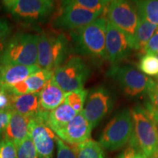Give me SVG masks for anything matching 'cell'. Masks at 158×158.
<instances>
[{"label": "cell", "instance_id": "4dcf8cb0", "mask_svg": "<svg viewBox=\"0 0 158 158\" xmlns=\"http://www.w3.org/2000/svg\"><path fill=\"white\" fill-rule=\"evenodd\" d=\"M147 95L149 98L147 104L154 109L158 110V82L156 80L148 91Z\"/></svg>", "mask_w": 158, "mask_h": 158}, {"label": "cell", "instance_id": "f35d334b", "mask_svg": "<svg viewBox=\"0 0 158 158\" xmlns=\"http://www.w3.org/2000/svg\"><path fill=\"white\" fill-rule=\"evenodd\" d=\"M156 79H157V80H156V81H157L158 82V78H156Z\"/></svg>", "mask_w": 158, "mask_h": 158}, {"label": "cell", "instance_id": "e575fe53", "mask_svg": "<svg viewBox=\"0 0 158 158\" xmlns=\"http://www.w3.org/2000/svg\"><path fill=\"white\" fill-rule=\"evenodd\" d=\"M12 111L8 110H0V135H2L6 127H7L11 117Z\"/></svg>", "mask_w": 158, "mask_h": 158}, {"label": "cell", "instance_id": "8992f818", "mask_svg": "<svg viewBox=\"0 0 158 158\" xmlns=\"http://www.w3.org/2000/svg\"><path fill=\"white\" fill-rule=\"evenodd\" d=\"M133 135V122L130 110L118 112L108 122L100 136L99 143L103 149L116 151L128 143Z\"/></svg>", "mask_w": 158, "mask_h": 158}, {"label": "cell", "instance_id": "83f0119b", "mask_svg": "<svg viewBox=\"0 0 158 158\" xmlns=\"http://www.w3.org/2000/svg\"><path fill=\"white\" fill-rule=\"evenodd\" d=\"M56 144L57 147L56 158H77L75 147H70L57 136H56Z\"/></svg>", "mask_w": 158, "mask_h": 158}, {"label": "cell", "instance_id": "f1b7e54d", "mask_svg": "<svg viewBox=\"0 0 158 158\" xmlns=\"http://www.w3.org/2000/svg\"><path fill=\"white\" fill-rule=\"evenodd\" d=\"M0 158H17L14 142L4 138L0 139Z\"/></svg>", "mask_w": 158, "mask_h": 158}, {"label": "cell", "instance_id": "d590c367", "mask_svg": "<svg viewBox=\"0 0 158 158\" xmlns=\"http://www.w3.org/2000/svg\"><path fill=\"white\" fill-rule=\"evenodd\" d=\"M145 108L147 109L148 113L149 114L150 116L152 118V119L155 122V123L157 124V125L158 126V110L154 109V108H152L151 106H149L147 103H146Z\"/></svg>", "mask_w": 158, "mask_h": 158}, {"label": "cell", "instance_id": "f546056e", "mask_svg": "<svg viewBox=\"0 0 158 158\" xmlns=\"http://www.w3.org/2000/svg\"><path fill=\"white\" fill-rule=\"evenodd\" d=\"M118 158H147L134 142L130 140L129 145L122 152Z\"/></svg>", "mask_w": 158, "mask_h": 158}, {"label": "cell", "instance_id": "836d02e7", "mask_svg": "<svg viewBox=\"0 0 158 158\" xmlns=\"http://www.w3.org/2000/svg\"><path fill=\"white\" fill-rule=\"evenodd\" d=\"M11 94L5 90H0V110H10Z\"/></svg>", "mask_w": 158, "mask_h": 158}, {"label": "cell", "instance_id": "9c48e42d", "mask_svg": "<svg viewBox=\"0 0 158 158\" xmlns=\"http://www.w3.org/2000/svg\"><path fill=\"white\" fill-rule=\"evenodd\" d=\"M104 13H106V19L109 22L127 35L133 48V38L139 20V15L134 2L123 0L108 1Z\"/></svg>", "mask_w": 158, "mask_h": 158}, {"label": "cell", "instance_id": "e0dca14e", "mask_svg": "<svg viewBox=\"0 0 158 158\" xmlns=\"http://www.w3.org/2000/svg\"><path fill=\"white\" fill-rule=\"evenodd\" d=\"M53 76V72L40 70L31 75L25 80L14 85L7 90L12 95H21L26 94H38L43 89L46 82Z\"/></svg>", "mask_w": 158, "mask_h": 158}, {"label": "cell", "instance_id": "52a82bcc", "mask_svg": "<svg viewBox=\"0 0 158 158\" xmlns=\"http://www.w3.org/2000/svg\"><path fill=\"white\" fill-rule=\"evenodd\" d=\"M89 74L87 64L80 56H70L53 72V79L67 93L83 89Z\"/></svg>", "mask_w": 158, "mask_h": 158}, {"label": "cell", "instance_id": "5bb4252c", "mask_svg": "<svg viewBox=\"0 0 158 158\" xmlns=\"http://www.w3.org/2000/svg\"><path fill=\"white\" fill-rule=\"evenodd\" d=\"M92 129L93 128L84 116L82 110L55 133L64 143L72 146H78L91 139Z\"/></svg>", "mask_w": 158, "mask_h": 158}, {"label": "cell", "instance_id": "7402d4cb", "mask_svg": "<svg viewBox=\"0 0 158 158\" xmlns=\"http://www.w3.org/2000/svg\"><path fill=\"white\" fill-rule=\"evenodd\" d=\"M138 15L149 23L158 26V0L134 2Z\"/></svg>", "mask_w": 158, "mask_h": 158}, {"label": "cell", "instance_id": "44dd1931", "mask_svg": "<svg viewBox=\"0 0 158 158\" xmlns=\"http://www.w3.org/2000/svg\"><path fill=\"white\" fill-rule=\"evenodd\" d=\"M158 30V26L149 23L143 18L139 16L137 30L133 38V51L141 54L149 40Z\"/></svg>", "mask_w": 158, "mask_h": 158}, {"label": "cell", "instance_id": "cb8c5ba5", "mask_svg": "<svg viewBox=\"0 0 158 158\" xmlns=\"http://www.w3.org/2000/svg\"><path fill=\"white\" fill-rule=\"evenodd\" d=\"M138 70L147 76L158 77V57L157 55H142L138 63Z\"/></svg>", "mask_w": 158, "mask_h": 158}, {"label": "cell", "instance_id": "ab89813d", "mask_svg": "<svg viewBox=\"0 0 158 158\" xmlns=\"http://www.w3.org/2000/svg\"><path fill=\"white\" fill-rule=\"evenodd\" d=\"M157 57H158V55H157ZM157 78H158V77H157Z\"/></svg>", "mask_w": 158, "mask_h": 158}, {"label": "cell", "instance_id": "7c38bea8", "mask_svg": "<svg viewBox=\"0 0 158 158\" xmlns=\"http://www.w3.org/2000/svg\"><path fill=\"white\" fill-rule=\"evenodd\" d=\"M133 51L131 40L124 31L107 20L106 35V59L113 65L124 60Z\"/></svg>", "mask_w": 158, "mask_h": 158}, {"label": "cell", "instance_id": "5b68a950", "mask_svg": "<svg viewBox=\"0 0 158 158\" xmlns=\"http://www.w3.org/2000/svg\"><path fill=\"white\" fill-rule=\"evenodd\" d=\"M2 3L12 16L26 24L44 22L55 10L51 0H4Z\"/></svg>", "mask_w": 158, "mask_h": 158}, {"label": "cell", "instance_id": "30bf717a", "mask_svg": "<svg viewBox=\"0 0 158 158\" xmlns=\"http://www.w3.org/2000/svg\"><path fill=\"white\" fill-rule=\"evenodd\" d=\"M114 99L111 92L103 86H99L88 92L83 113L92 128L95 127L111 111Z\"/></svg>", "mask_w": 158, "mask_h": 158}, {"label": "cell", "instance_id": "7a4b0ae2", "mask_svg": "<svg viewBox=\"0 0 158 158\" xmlns=\"http://www.w3.org/2000/svg\"><path fill=\"white\" fill-rule=\"evenodd\" d=\"M70 42L64 34L42 31L38 35L37 65L54 72L68 58Z\"/></svg>", "mask_w": 158, "mask_h": 158}, {"label": "cell", "instance_id": "484cf974", "mask_svg": "<svg viewBox=\"0 0 158 158\" xmlns=\"http://www.w3.org/2000/svg\"><path fill=\"white\" fill-rule=\"evenodd\" d=\"M88 92V91L84 89L74 92H67L64 102L71 106L77 113H80L84 109V106L86 102Z\"/></svg>", "mask_w": 158, "mask_h": 158}, {"label": "cell", "instance_id": "d6986e66", "mask_svg": "<svg viewBox=\"0 0 158 158\" xmlns=\"http://www.w3.org/2000/svg\"><path fill=\"white\" fill-rule=\"evenodd\" d=\"M12 111V110H11ZM31 118L12 111L7 127L2 133V138L10 140L14 143L22 141L29 135V123Z\"/></svg>", "mask_w": 158, "mask_h": 158}, {"label": "cell", "instance_id": "ac0fdd59", "mask_svg": "<svg viewBox=\"0 0 158 158\" xmlns=\"http://www.w3.org/2000/svg\"><path fill=\"white\" fill-rule=\"evenodd\" d=\"M65 94L66 93L55 82L52 76L39 93L40 108L47 112L56 109L64 102Z\"/></svg>", "mask_w": 158, "mask_h": 158}, {"label": "cell", "instance_id": "8d00e7d4", "mask_svg": "<svg viewBox=\"0 0 158 158\" xmlns=\"http://www.w3.org/2000/svg\"><path fill=\"white\" fill-rule=\"evenodd\" d=\"M5 42H0V57H1V55L2 54L4 48H5Z\"/></svg>", "mask_w": 158, "mask_h": 158}, {"label": "cell", "instance_id": "3957f363", "mask_svg": "<svg viewBox=\"0 0 158 158\" xmlns=\"http://www.w3.org/2000/svg\"><path fill=\"white\" fill-rule=\"evenodd\" d=\"M38 35L19 32L6 43L0 57V65L37 64Z\"/></svg>", "mask_w": 158, "mask_h": 158}, {"label": "cell", "instance_id": "603a6c76", "mask_svg": "<svg viewBox=\"0 0 158 158\" xmlns=\"http://www.w3.org/2000/svg\"><path fill=\"white\" fill-rule=\"evenodd\" d=\"M77 158H105L103 148L99 142L89 139L75 147Z\"/></svg>", "mask_w": 158, "mask_h": 158}, {"label": "cell", "instance_id": "9a60e30c", "mask_svg": "<svg viewBox=\"0 0 158 158\" xmlns=\"http://www.w3.org/2000/svg\"><path fill=\"white\" fill-rule=\"evenodd\" d=\"M10 110L31 118H37L43 122H45L48 114L40 108L39 93L21 95L11 94Z\"/></svg>", "mask_w": 158, "mask_h": 158}, {"label": "cell", "instance_id": "4fadbf2b", "mask_svg": "<svg viewBox=\"0 0 158 158\" xmlns=\"http://www.w3.org/2000/svg\"><path fill=\"white\" fill-rule=\"evenodd\" d=\"M29 134L36 148L38 158H54L56 136L44 122L31 118Z\"/></svg>", "mask_w": 158, "mask_h": 158}, {"label": "cell", "instance_id": "6da1fadb", "mask_svg": "<svg viewBox=\"0 0 158 158\" xmlns=\"http://www.w3.org/2000/svg\"><path fill=\"white\" fill-rule=\"evenodd\" d=\"M107 19L102 15L82 28L70 31L76 51L97 59H107L106 35Z\"/></svg>", "mask_w": 158, "mask_h": 158}, {"label": "cell", "instance_id": "60d3db41", "mask_svg": "<svg viewBox=\"0 0 158 158\" xmlns=\"http://www.w3.org/2000/svg\"><path fill=\"white\" fill-rule=\"evenodd\" d=\"M157 157H158V155H157Z\"/></svg>", "mask_w": 158, "mask_h": 158}, {"label": "cell", "instance_id": "277c9868", "mask_svg": "<svg viewBox=\"0 0 158 158\" xmlns=\"http://www.w3.org/2000/svg\"><path fill=\"white\" fill-rule=\"evenodd\" d=\"M133 122L131 140L147 158L157 157L158 126L145 108L137 106L130 109Z\"/></svg>", "mask_w": 158, "mask_h": 158}, {"label": "cell", "instance_id": "d6a6232c", "mask_svg": "<svg viewBox=\"0 0 158 158\" xmlns=\"http://www.w3.org/2000/svg\"><path fill=\"white\" fill-rule=\"evenodd\" d=\"M11 33V27L8 21L5 19H0V42H5Z\"/></svg>", "mask_w": 158, "mask_h": 158}, {"label": "cell", "instance_id": "ffe728a7", "mask_svg": "<svg viewBox=\"0 0 158 158\" xmlns=\"http://www.w3.org/2000/svg\"><path fill=\"white\" fill-rule=\"evenodd\" d=\"M78 113L66 102H63L56 109L48 112L45 124L54 133L60 130L73 118Z\"/></svg>", "mask_w": 158, "mask_h": 158}, {"label": "cell", "instance_id": "74e56055", "mask_svg": "<svg viewBox=\"0 0 158 158\" xmlns=\"http://www.w3.org/2000/svg\"><path fill=\"white\" fill-rule=\"evenodd\" d=\"M152 158H158V157H152Z\"/></svg>", "mask_w": 158, "mask_h": 158}, {"label": "cell", "instance_id": "2e32d148", "mask_svg": "<svg viewBox=\"0 0 158 158\" xmlns=\"http://www.w3.org/2000/svg\"><path fill=\"white\" fill-rule=\"evenodd\" d=\"M38 65H0V90H7L40 70Z\"/></svg>", "mask_w": 158, "mask_h": 158}, {"label": "cell", "instance_id": "d4e9b609", "mask_svg": "<svg viewBox=\"0 0 158 158\" xmlns=\"http://www.w3.org/2000/svg\"><path fill=\"white\" fill-rule=\"evenodd\" d=\"M63 3L68 5L78 7L87 10L95 12V13H104L108 1L104 0H72V1H64Z\"/></svg>", "mask_w": 158, "mask_h": 158}, {"label": "cell", "instance_id": "4316f807", "mask_svg": "<svg viewBox=\"0 0 158 158\" xmlns=\"http://www.w3.org/2000/svg\"><path fill=\"white\" fill-rule=\"evenodd\" d=\"M17 158H38L36 148L30 135L15 143Z\"/></svg>", "mask_w": 158, "mask_h": 158}, {"label": "cell", "instance_id": "ba28073f", "mask_svg": "<svg viewBox=\"0 0 158 158\" xmlns=\"http://www.w3.org/2000/svg\"><path fill=\"white\" fill-rule=\"evenodd\" d=\"M108 75L113 77L124 94L132 98L147 94L155 81L129 65H113Z\"/></svg>", "mask_w": 158, "mask_h": 158}, {"label": "cell", "instance_id": "1f68e13d", "mask_svg": "<svg viewBox=\"0 0 158 158\" xmlns=\"http://www.w3.org/2000/svg\"><path fill=\"white\" fill-rule=\"evenodd\" d=\"M146 54L158 55V30L151 37L142 51V55Z\"/></svg>", "mask_w": 158, "mask_h": 158}, {"label": "cell", "instance_id": "8fae6325", "mask_svg": "<svg viewBox=\"0 0 158 158\" xmlns=\"http://www.w3.org/2000/svg\"><path fill=\"white\" fill-rule=\"evenodd\" d=\"M102 14L103 13L68 5L62 2L61 7L55 15L53 25L58 29L72 31L89 24L101 16Z\"/></svg>", "mask_w": 158, "mask_h": 158}]
</instances>
